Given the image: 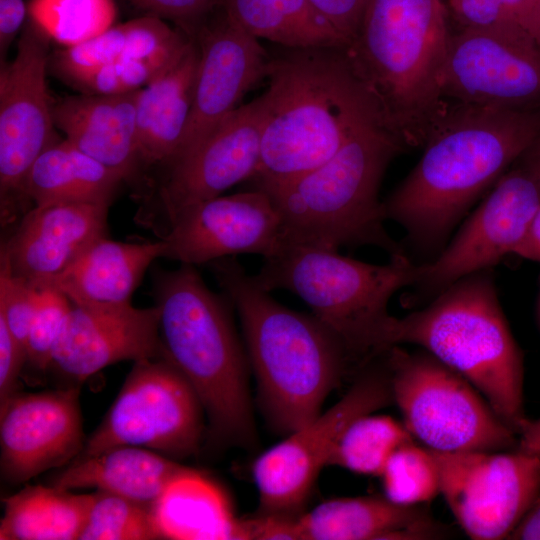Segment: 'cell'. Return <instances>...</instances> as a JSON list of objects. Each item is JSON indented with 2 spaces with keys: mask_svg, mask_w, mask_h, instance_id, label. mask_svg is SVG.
<instances>
[{
  "mask_svg": "<svg viewBox=\"0 0 540 540\" xmlns=\"http://www.w3.org/2000/svg\"><path fill=\"white\" fill-rule=\"evenodd\" d=\"M151 513L160 539L246 540L242 519L221 489L191 468L168 484Z\"/></svg>",
  "mask_w": 540,
  "mask_h": 540,
  "instance_id": "obj_27",
  "label": "cell"
},
{
  "mask_svg": "<svg viewBox=\"0 0 540 540\" xmlns=\"http://www.w3.org/2000/svg\"><path fill=\"white\" fill-rule=\"evenodd\" d=\"M28 16V8L23 0H0V54L5 60L8 49L19 33Z\"/></svg>",
  "mask_w": 540,
  "mask_h": 540,
  "instance_id": "obj_43",
  "label": "cell"
},
{
  "mask_svg": "<svg viewBox=\"0 0 540 540\" xmlns=\"http://www.w3.org/2000/svg\"><path fill=\"white\" fill-rule=\"evenodd\" d=\"M30 19L51 41L70 48L115 25L114 0H30Z\"/></svg>",
  "mask_w": 540,
  "mask_h": 540,
  "instance_id": "obj_33",
  "label": "cell"
},
{
  "mask_svg": "<svg viewBox=\"0 0 540 540\" xmlns=\"http://www.w3.org/2000/svg\"><path fill=\"white\" fill-rule=\"evenodd\" d=\"M419 267L406 254L372 264L338 250L288 245L264 259L254 280L264 290H286L298 296L342 342L350 359L387 352L396 317L391 297L416 283Z\"/></svg>",
  "mask_w": 540,
  "mask_h": 540,
  "instance_id": "obj_8",
  "label": "cell"
},
{
  "mask_svg": "<svg viewBox=\"0 0 540 540\" xmlns=\"http://www.w3.org/2000/svg\"><path fill=\"white\" fill-rule=\"evenodd\" d=\"M539 135L540 111L447 104L420 160L383 202L385 219L422 247L440 244Z\"/></svg>",
  "mask_w": 540,
  "mask_h": 540,
  "instance_id": "obj_1",
  "label": "cell"
},
{
  "mask_svg": "<svg viewBox=\"0 0 540 540\" xmlns=\"http://www.w3.org/2000/svg\"><path fill=\"white\" fill-rule=\"evenodd\" d=\"M264 123L260 97L222 118L181 160L167 168L135 220L161 238L186 208L250 180L259 165Z\"/></svg>",
  "mask_w": 540,
  "mask_h": 540,
  "instance_id": "obj_12",
  "label": "cell"
},
{
  "mask_svg": "<svg viewBox=\"0 0 540 540\" xmlns=\"http://www.w3.org/2000/svg\"><path fill=\"white\" fill-rule=\"evenodd\" d=\"M202 410L190 384L167 359L138 360L73 460L118 446L142 447L172 459L189 457L201 441Z\"/></svg>",
  "mask_w": 540,
  "mask_h": 540,
  "instance_id": "obj_10",
  "label": "cell"
},
{
  "mask_svg": "<svg viewBox=\"0 0 540 540\" xmlns=\"http://www.w3.org/2000/svg\"><path fill=\"white\" fill-rule=\"evenodd\" d=\"M181 53L170 56L121 60L77 74L65 81L85 94H128L147 86Z\"/></svg>",
  "mask_w": 540,
  "mask_h": 540,
  "instance_id": "obj_36",
  "label": "cell"
},
{
  "mask_svg": "<svg viewBox=\"0 0 540 540\" xmlns=\"http://www.w3.org/2000/svg\"><path fill=\"white\" fill-rule=\"evenodd\" d=\"M123 179L67 139L48 146L31 166L24 193L36 206L89 203L110 206Z\"/></svg>",
  "mask_w": 540,
  "mask_h": 540,
  "instance_id": "obj_28",
  "label": "cell"
},
{
  "mask_svg": "<svg viewBox=\"0 0 540 540\" xmlns=\"http://www.w3.org/2000/svg\"><path fill=\"white\" fill-rule=\"evenodd\" d=\"M200 50L194 38L147 86L138 91L136 122L141 167L176 158L189 121Z\"/></svg>",
  "mask_w": 540,
  "mask_h": 540,
  "instance_id": "obj_23",
  "label": "cell"
},
{
  "mask_svg": "<svg viewBox=\"0 0 540 540\" xmlns=\"http://www.w3.org/2000/svg\"><path fill=\"white\" fill-rule=\"evenodd\" d=\"M159 323L155 304L72 303L50 368L78 386L111 364L162 357Z\"/></svg>",
  "mask_w": 540,
  "mask_h": 540,
  "instance_id": "obj_19",
  "label": "cell"
},
{
  "mask_svg": "<svg viewBox=\"0 0 540 540\" xmlns=\"http://www.w3.org/2000/svg\"><path fill=\"white\" fill-rule=\"evenodd\" d=\"M72 308L70 300L55 289L42 291L41 302L26 341V365L45 373L50 369L54 346Z\"/></svg>",
  "mask_w": 540,
  "mask_h": 540,
  "instance_id": "obj_37",
  "label": "cell"
},
{
  "mask_svg": "<svg viewBox=\"0 0 540 540\" xmlns=\"http://www.w3.org/2000/svg\"><path fill=\"white\" fill-rule=\"evenodd\" d=\"M191 39L180 28L173 29L162 18L147 14L113 25L77 46L50 54L49 67L66 80L121 60L177 55Z\"/></svg>",
  "mask_w": 540,
  "mask_h": 540,
  "instance_id": "obj_29",
  "label": "cell"
},
{
  "mask_svg": "<svg viewBox=\"0 0 540 540\" xmlns=\"http://www.w3.org/2000/svg\"><path fill=\"white\" fill-rule=\"evenodd\" d=\"M266 77L260 160L250 179L256 189L266 191L310 172L363 126L385 124L344 49L284 47L270 56Z\"/></svg>",
  "mask_w": 540,
  "mask_h": 540,
  "instance_id": "obj_2",
  "label": "cell"
},
{
  "mask_svg": "<svg viewBox=\"0 0 540 540\" xmlns=\"http://www.w3.org/2000/svg\"><path fill=\"white\" fill-rule=\"evenodd\" d=\"M318 12L346 40L355 39L369 0H309Z\"/></svg>",
  "mask_w": 540,
  "mask_h": 540,
  "instance_id": "obj_42",
  "label": "cell"
},
{
  "mask_svg": "<svg viewBox=\"0 0 540 540\" xmlns=\"http://www.w3.org/2000/svg\"><path fill=\"white\" fill-rule=\"evenodd\" d=\"M514 254L540 263V206Z\"/></svg>",
  "mask_w": 540,
  "mask_h": 540,
  "instance_id": "obj_44",
  "label": "cell"
},
{
  "mask_svg": "<svg viewBox=\"0 0 540 540\" xmlns=\"http://www.w3.org/2000/svg\"><path fill=\"white\" fill-rule=\"evenodd\" d=\"M108 205L32 207L1 244L0 267L43 291L94 240L106 236Z\"/></svg>",
  "mask_w": 540,
  "mask_h": 540,
  "instance_id": "obj_21",
  "label": "cell"
},
{
  "mask_svg": "<svg viewBox=\"0 0 540 540\" xmlns=\"http://www.w3.org/2000/svg\"><path fill=\"white\" fill-rule=\"evenodd\" d=\"M537 1L449 0V6L462 29L519 26L527 31Z\"/></svg>",
  "mask_w": 540,
  "mask_h": 540,
  "instance_id": "obj_38",
  "label": "cell"
},
{
  "mask_svg": "<svg viewBox=\"0 0 540 540\" xmlns=\"http://www.w3.org/2000/svg\"><path fill=\"white\" fill-rule=\"evenodd\" d=\"M42 291L12 276L0 267V315L13 336L26 350L30 327L38 311Z\"/></svg>",
  "mask_w": 540,
  "mask_h": 540,
  "instance_id": "obj_39",
  "label": "cell"
},
{
  "mask_svg": "<svg viewBox=\"0 0 540 540\" xmlns=\"http://www.w3.org/2000/svg\"><path fill=\"white\" fill-rule=\"evenodd\" d=\"M393 400L389 375L363 376L334 406L263 452L252 475L264 513L293 515L308 498L337 440L356 417Z\"/></svg>",
  "mask_w": 540,
  "mask_h": 540,
  "instance_id": "obj_14",
  "label": "cell"
},
{
  "mask_svg": "<svg viewBox=\"0 0 540 540\" xmlns=\"http://www.w3.org/2000/svg\"><path fill=\"white\" fill-rule=\"evenodd\" d=\"M84 441L78 386L16 392L0 405V468L9 483L69 464Z\"/></svg>",
  "mask_w": 540,
  "mask_h": 540,
  "instance_id": "obj_18",
  "label": "cell"
},
{
  "mask_svg": "<svg viewBox=\"0 0 540 540\" xmlns=\"http://www.w3.org/2000/svg\"><path fill=\"white\" fill-rule=\"evenodd\" d=\"M431 452L440 493L471 539H508L540 495V454Z\"/></svg>",
  "mask_w": 540,
  "mask_h": 540,
  "instance_id": "obj_13",
  "label": "cell"
},
{
  "mask_svg": "<svg viewBox=\"0 0 540 540\" xmlns=\"http://www.w3.org/2000/svg\"><path fill=\"white\" fill-rule=\"evenodd\" d=\"M527 32L540 45V0L537 1L536 7L527 26Z\"/></svg>",
  "mask_w": 540,
  "mask_h": 540,
  "instance_id": "obj_48",
  "label": "cell"
},
{
  "mask_svg": "<svg viewBox=\"0 0 540 540\" xmlns=\"http://www.w3.org/2000/svg\"><path fill=\"white\" fill-rule=\"evenodd\" d=\"M78 540L160 539L151 507L97 490Z\"/></svg>",
  "mask_w": 540,
  "mask_h": 540,
  "instance_id": "obj_35",
  "label": "cell"
},
{
  "mask_svg": "<svg viewBox=\"0 0 540 540\" xmlns=\"http://www.w3.org/2000/svg\"><path fill=\"white\" fill-rule=\"evenodd\" d=\"M295 540L426 539L438 528L418 506L386 497L334 498L294 517Z\"/></svg>",
  "mask_w": 540,
  "mask_h": 540,
  "instance_id": "obj_24",
  "label": "cell"
},
{
  "mask_svg": "<svg viewBox=\"0 0 540 540\" xmlns=\"http://www.w3.org/2000/svg\"><path fill=\"white\" fill-rule=\"evenodd\" d=\"M406 147L383 122H373L319 167L264 191L280 214L285 246H374L390 257L404 254L386 231L378 192L389 163Z\"/></svg>",
  "mask_w": 540,
  "mask_h": 540,
  "instance_id": "obj_6",
  "label": "cell"
},
{
  "mask_svg": "<svg viewBox=\"0 0 540 540\" xmlns=\"http://www.w3.org/2000/svg\"><path fill=\"white\" fill-rule=\"evenodd\" d=\"M165 243H125L100 237L84 248L49 289L71 303H127L145 271L164 258Z\"/></svg>",
  "mask_w": 540,
  "mask_h": 540,
  "instance_id": "obj_25",
  "label": "cell"
},
{
  "mask_svg": "<svg viewBox=\"0 0 540 540\" xmlns=\"http://www.w3.org/2000/svg\"><path fill=\"white\" fill-rule=\"evenodd\" d=\"M508 539L540 540V495Z\"/></svg>",
  "mask_w": 540,
  "mask_h": 540,
  "instance_id": "obj_45",
  "label": "cell"
},
{
  "mask_svg": "<svg viewBox=\"0 0 540 540\" xmlns=\"http://www.w3.org/2000/svg\"><path fill=\"white\" fill-rule=\"evenodd\" d=\"M207 265L239 315L269 422L286 435L309 423L350 360L344 345L313 314L275 300L236 257Z\"/></svg>",
  "mask_w": 540,
  "mask_h": 540,
  "instance_id": "obj_3",
  "label": "cell"
},
{
  "mask_svg": "<svg viewBox=\"0 0 540 540\" xmlns=\"http://www.w3.org/2000/svg\"><path fill=\"white\" fill-rule=\"evenodd\" d=\"M93 494L27 486L3 500L1 540H78Z\"/></svg>",
  "mask_w": 540,
  "mask_h": 540,
  "instance_id": "obj_31",
  "label": "cell"
},
{
  "mask_svg": "<svg viewBox=\"0 0 540 540\" xmlns=\"http://www.w3.org/2000/svg\"><path fill=\"white\" fill-rule=\"evenodd\" d=\"M385 497L398 505L416 506L440 493V477L430 449L413 444L399 446L390 456L382 473Z\"/></svg>",
  "mask_w": 540,
  "mask_h": 540,
  "instance_id": "obj_34",
  "label": "cell"
},
{
  "mask_svg": "<svg viewBox=\"0 0 540 540\" xmlns=\"http://www.w3.org/2000/svg\"><path fill=\"white\" fill-rule=\"evenodd\" d=\"M25 365L26 350L0 315V405L17 392L18 380Z\"/></svg>",
  "mask_w": 540,
  "mask_h": 540,
  "instance_id": "obj_41",
  "label": "cell"
},
{
  "mask_svg": "<svg viewBox=\"0 0 540 540\" xmlns=\"http://www.w3.org/2000/svg\"><path fill=\"white\" fill-rule=\"evenodd\" d=\"M51 40L29 19L12 61L0 71V221L18 223L31 209L24 193L26 176L39 155L60 139L46 70Z\"/></svg>",
  "mask_w": 540,
  "mask_h": 540,
  "instance_id": "obj_11",
  "label": "cell"
},
{
  "mask_svg": "<svg viewBox=\"0 0 540 540\" xmlns=\"http://www.w3.org/2000/svg\"><path fill=\"white\" fill-rule=\"evenodd\" d=\"M188 469L146 448L118 446L71 461L51 485L65 490L96 488L151 507L168 484Z\"/></svg>",
  "mask_w": 540,
  "mask_h": 540,
  "instance_id": "obj_26",
  "label": "cell"
},
{
  "mask_svg": "<svg viewBox=\"0 0 540 540\" xmlns=\"http://www.w3.org/2000/svg\"><path fill=\"white\" fill-rule=\"evenodd\" d=\"M162 357L187 380L205 410L213 437L252 446L249 359L233 323L230 299L212 292L194 265L154 269Z\"/></svg>",
  "mask_w": 540,
  "mask_h": 540,
  "instance_id": "obj_4",
  "label": "cell"
},
{
  "mask_svg": "<svg viewBox=\"0 0 540 540\" xmlns=\"http://www.w3.org/2000/svg\"><path fill=\"white\" fill-rule=\"evenodd\" d=\"M525 153L529 156L527 168L540 181V135Z\"/></svg>",
  "mask_w": 540,
  "mask_h": 540,
  "instance_id": "obj_47",
  "label": "cell"
},
{
  "mask_svg": "<svg viewBox=\"0 0 540 540\" xmlns=\"http://www.w3.org/2000/svg\"><path fill=\"white\" fill-rule=\"evenodd\" d=\"M451 36L442 0H369L344 49L406 146L423 144L447 106L441 78Z\"/></svg>",
  "mask_w": 540,
  "mask_h": 540,
  "instance_id": "obj_5",
  "label": "cell"
},
{
  "mask_svg": "<svg viewBox=\"0 0 540 540\" xmlns=\"http://www.w3.org/2000/svg\"><path fill=\"white\" fill-rule=\"evenodd\" d=\"M540 206V181L528 169L503 174L452 241L431 263L419 267L416 285L440 293L514 253Z\"/></svg>",
  "mask_w": 540,
  "mask_h": 540,
  "instance_id": "obj_16",
  "label": "cell"
},
{
  "mask_svg": "<svg viewBox=\"0 0 540 540\" xmlns=\"http://www.w3.org/2000/svg\"><path fill=\"white\" fill-rule=\"evenodd\" d=\"M220 8L250 35L285 48L347 47L309 0H221Z\"/></svg>",
  "mask_w": 540,
  "mask_h": 540,
  "instance_id": "obj_30",
  "label": "cell"
},
{
  "mask_svg": "<svg viewBox=\"0 0 540 540\" xmlns=\"http://www.w3.org/2000/svg\"><path fill=\"white\" fill-rule=\"evenodd\" d=\"M444 99L508 109L540 101V45L522 27L464 28L451 36Z\"/></svg>",
  "mask_w": 540,
  "mask_h": 540,
  "instance_id": "obj_15",
  "label": "cell"
},
{
  "mask_svg": "<svg viewBox=\"0 0 540 540\" xmlns=\"http://www.w3.org/2000/svg\"><path fill=\"white\" fill-rule=\"evenodd\" d=\"M518 450L540 454V418L527 419L519 432Z\"/></svg>",
  "mask_w": 540,
  "mask_h": 540,
  "instance_id": "obj_46",
  "label": "cell"
},
{
  "mask_svg": "<svg viewBox=\"0 0 540 540\" xmlns=\"http://www.w3.org/2000/svg\"><path fill=\"white\" fill-rule=\"evenodd\" d=\"M393 400L404 425L438 452L501 451L516 444L515 432L462 375L433 356L388 351Z\"/></svg>",
  "mask_w": 540,
  "mask_h": 540,
  "instance_id": "obj_9",
  "label": "cell"
},
{
  "mask_svg": "<svg viewBox=\"0 0 540 540\" xmlns=\"http://www.w3.org/2000/svg\"><path fill=\"white\" fill-rule=\"evenodd\" d=\"M138 91L122 95L81 93L53 103L54 123L65 139L123 181L134 179L141 167L136 122Z\"/></svg>",
  "mask_w": 540,
  "mask_h": 540,
  "instance_id": "obj_22",
  "label": "cell"
},
{
  "mask_svg": "<svg viewBox=\"0 0 540 540\" xmlns=\"http://www.w3.org/2000/svg\"><path fill=\"white\" fill-rule=\"evenodd\" d=\"M159 239L164 258L190 265L241 254L268 259L285 247L280 214L271 197L256 188L184 209Z\"/></svg>",
  "mask_w": 540,
  "mask_h": 540,
  "instance_id": "obj_17",
  "label": "cell"
},
{
  "mask_svg": "<svg viewBox=\"0 0 540 540\" xmlns=\"http://www.w3.org/2000/svg\"><path fill=\"white\" fill-rule=\"evenodd\" d=\"M414 344L466 378L516 433L527 420L523 359L487 271L467 276L427 307L395 319L390 345Z\"/></svg>",
  "mask_w": 540,
  "mask_h": 540,
  "instance_id": "obj_7",
  "label": "cell"
},
{
  "mask_svg": "<svg viewBox=\"0 0 540 540\" xmlns=\"http://www.w3.org/2000/svg\"><path fill=\"white\" fill-rule=\"evenodd\" d=\"M412 440L405 425L373 412L353 419L339 436L328 465L364 475H379L392 453Z\"/></svg>",
  "mask_w": 540,
  "mask_h": 540,
  "instance_id": "obj_32",
  "label": "cell"
},
{
  "mask_svg": "<svg viewBox=\"0 0 540 540\" xmlns=\"http://www.w3.org/2000/svg\"><path fill=\"white\" fill-rule=\"evenodd\" d=\"M193 37L200 50L191 113L179 152L169 168L185 157L244 94L267 76L270 55L258 39L221 9Z\"/></svg>",
  "mask_w": 540,
  "mask_h": 540,
  "instance_id": "obj_20",
  "label": "cell"
},
{
  "mask_svg": "<svg viewBox=\"0 0 540 540\" xmlns=\"http://www.w3.org/2000/svg\"><path fill=\"white\" fill-rule=\"evenodd\" d=\"M148 15L170 19L193 38L221 0H127Z\"/></svg>",
  "mask_w": 540,
  "mask_h": 540,
  "instance_id": "obj_40",
  "label": "cell"
}]
</instances>
